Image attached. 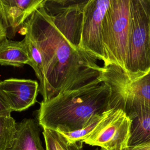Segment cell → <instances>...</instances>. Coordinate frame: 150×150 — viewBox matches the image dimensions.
<instances>
[{
	"label": "cell",
	"instance_id": "6da1fadb",
	"mask_svg": "<svg viewBox=\"0 0 150 150\" xmlns=\"http://www.w3.org/2000/svg\"><path fill=\"white\" fill-rule=\"evenodd\" d=\"M22 28L29 33L42 55L43 80L39 92L43 101L66 91L102 83L103 67L97 64V59L71 43L43 6L32 13Z\"/></svg>",
	"mask_w": 150,
	"mask_h": 150
},
{
	"label": "cell",
	"instance_id": "7a4b0ae2",
	"mask_svg": "<svg viewBox=\"0 0 150 150\" xmlns=\"http://www.w3.org/2000/svg\"><path fill=\"white\" fill-rule=\"evenodd\" d=\"M111 90L104 83L63 92L40 104L37 120L43 128L72 132L84 128L110 110Z\"/></svg>",
	"mask_w": 150,
	"mask_h": 150
},
{
	"label": "cell",
	"instance_id": "3957f363",
	"mask_svg": "<svg viewBox=\"0 0 150 150\" xmlns=\"http://www.w3.org/2000/svg\"><path fill=\"white\" fill-rule=\"evenodd\" d=\"M150 0H131L127 74L132 78L150 72Z\"/></svg>",
	"mask_w": 150,
	"mask_h": 150
},
{
	"label": "cell",
	"instance_id": "277c9868",
	"mask_svg": "<svg viewBox=\"0 0 150 150\" xmlns=\"http://www.w3.org/2000/svg\"><path fill=\"white\" fill-rule=\"evenodd\" d=\"M131 0H111L103 19V43L107 63L126 71Z\"/></svg>",
	"mask_w": 150,
	"mask_h": 150
},
{
	"label": "cell",
	"instance_id": "5b68a950",
	"mask_svg": "<svg viewBox=\"0 0 150 150\" xmlns=\"http://www.w3.org/2000/svg\"><path fill=\"white\" fill-rule=\"evenodd\" d=\"M101 81L110 88V109L137 104L150 108V72L132 78L120 67L111 64L103 67Z\"/></svg>",
	"mask_w": 150,
	"mask_h": 150
},
{
	"label": "cell",
	"instance_id": "8992f818",
	"mask_svg": "<svg viewBox=\"0 0 150 150\" xmlns=\"http://www.w3.org/2000/svg\"><path fill=\"white\" fill-rule=\"evenodd\" d=\"M130 135L131 120L126 113L121 109H110L83 142L104 150H124Z\"/></svg>",
	"mask_w": 150,
	"mask_h": 150
},
{
	"label": "cell",
	"instance_id": "52a82bcc",
	"mask_svg": "<svg viewBox=\"0 0 150 150\" xmlns=\"http://www.w3.org/2000/svg\"><path fill=\"white\" fill-rule=\"evenodd\" d=\"M111 0H87L83 9L79 47L107 63L103 43V19Z\"/></svg>",
	"mask_w": 150,
	"mask_h": 150
},
{
	"label": "cell",
	"instance_id": "ba28073f",
	"mask_svg": "<svg viewBox=\"0 0 150 150\" xmlns=\"http://www.w3.org/2000/svg\"><path fill=\"white\" fill-rule=\"evenodd\" d=\"M39 84L36 80L11 78L0 81V94L12 111H22L37 102Z\"/></svg>",
	"mask_w": 150,
	"mask_h": 150
},
{
	"label": "cell",
	"instance_id": "9c48e42d",
	"mask_svg": "<svg viewBox=\"0 0 150 150\" xmlns=\"http://www.w3.org/2000/svg\"><path fill=\"white\" fill-rule=\"evenodd\" d=\"M45 0H0V15L6 29V38H13L18 29Z\"/></svg>",
	"mask_w": 150,
	"mask_h": 150
},
{
	"label": "cell",
	"instance_id": "30bf717a",
	"mask_svg": "<svg viewBox=\"0 0 150 150\" xmlns=\"http://www.w3.org/2000/svg\"><path fill=\"white\" fill-rule=\"evenodd\" d=\"M131 120V135L128 146H136L150 142V108L137 104L122 109Z\"/></svg>",
	"mask_w": 150,
	"mask_h": 150
},
{
	"label": "cell",
	"instance_id": "8fae6325",
	"mask_svg": "<svg viewBox=\"0 0 150 150\" xmlns=\"http://www.w3.org/2000/svg\"><path fill=\"white\" fill-rule=\"evenodd\" d=\"M39 125L32 118H25L16 123L12 145L7 150H45L40 138Z\"/></svg>",
	"mask_w": 150,
	"mask_h": 150
},
{
	"label": "cell",
	"instance_id": "7c38bea8",
	"mask_svg": "<svg viewBox=\"0 0 150 150\" xmlns=\"http://www.w3.org/2000/svg\"><path fill=\"white\" fill-rule=\"evenodd\" d=\"M30 64V58L25 39L15 41L5 37L0 41V64L22 67Z\"/></svg>",
	"mask_w": 150,
	"mask_h": 150
},
{
	"label": "cell",
	"instance_id": "4fadbf2b",
	"mask_svg": "<svg viewBox=\"0 0 150 150\" xmlns=\"http://www.w3.org/2000/svg\"><path fill=\"white\" fill-rule=\"evenodd\" d=\"M46 150H83V141L70 142L59 132L43 128Z\"/></svg>",
	"mask_w": 150,
	"mask_h": 150
},
{
	"label": "cell",
	"instance_id": "5bb4252c",
	"mask_svg": "<svg viewBox=\"0 0 150 150\" xmlns=\"http://www.w3.org/2000/svg\"><path fill=\"white\" fill-rule=\"evenodd\" d=\"M16 131L14 118L0 114V150H7L11 146Z\"/></svg>",
	"mask_w": 150,
	"mask_h": 150
},
{
	"label": "cell",
	"instance_id": "9a60e30c",
	"mask_svg": "<svg viewBox=\"0 0 150 150\" xmlns=\"http://www.w3.org/2000/svg\"><path fill=\"white\" fill-rule=\"evenodd\" d=\"M22 33L25 35L24 39H25L29 52L30 58L29 66L34 70L37 78L40 81V84L43 80V70L41 53L29 33L24 31H22Z\"/></svg>",
	"mask_w": 150,
	"mask_h": 150
},
{
	"label": "cell",
	"instance_id": "2e32d148",
	"mask_svg": "<svg viewBox=\"0 0 150 150\" xmlns=\"http://www.w3.org/2000/svg\"><path fill=\"white\" fill-rule=\"evenodd\" d=\"M104 112V113H105ZM96 117L93 121L86 127L83 129L72 132H59L70 142L77 141H83L86 139L93 131L99 121L103 118L104 114Z\"/></svg>",
	"mask_w": 150,
	"mask_h": 150
},
{
	"label": "cell",
	"instance_id": "e0dca14e",
	"mask_svg": "<svg viewBox=\"0 0 150 150\" xmlns=\"http://www.w3.org/2000/svg\"><path fill=\"white\" fill-rule=\"evenodd\" d=\"M11 112L12 111L10 110L0 94V114L9 117L11 116Z\"/></svg>",
	"mask_w": 150,
	"mask_h": 150
},
{
	"label": "cell",
	"instance_id": "ac0fdd59",
	"mask_svg": "<svg viewBox=\"0 0 150 150\" xmlns=\"http://www.w3.org/2000/svg\"><path fill=\"white\" fill-rule=\"evenodd\" d=\"M95 150H104V149L100 148V149H96ZM124 150H150V142L146 144L142 145L136 146H131V147L128 146Z\"/></svg>",
	"mask_w": 150,
	"mask_h": 150
},
{
	"label": "cell",
	"instance_id": "d6986e66",
	"mask_svg": "<svg viewBox=\"0 0 150 150\" xmlns=\"http://www.w3.org/2000/svg\"><path fill=\"white\" fill-rule=\"evenodd\" d=\"M5 37H6V31L3 24L2 20L0 15V41L2 40Z\"/></svg>",
	"mask_w": 150,
	"mask_h": 150
},
{
	"label": "cell",
	"instance_id": "ffe728a7",
	"mask_svg": "<svg viewBox=\"0 0 150 150\" xmlns=\"http://www.w3.org/2000/svg\"><path fill=\"white\" fill-rule=\"evenodd\" d=\"M149 54H150V14H149Z\"/></svg>",
	"mask_w": 150,
	"mask_h": 150
}]
</instances>
